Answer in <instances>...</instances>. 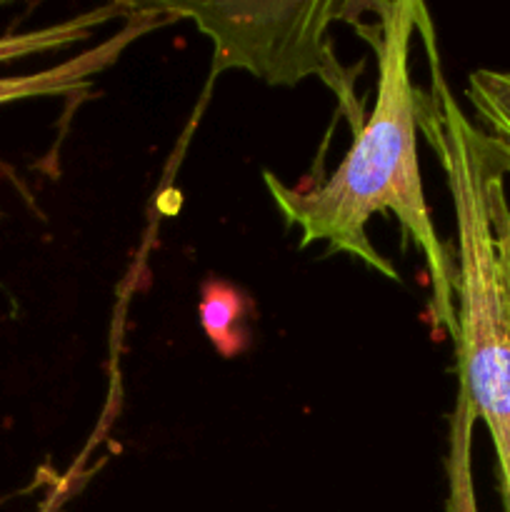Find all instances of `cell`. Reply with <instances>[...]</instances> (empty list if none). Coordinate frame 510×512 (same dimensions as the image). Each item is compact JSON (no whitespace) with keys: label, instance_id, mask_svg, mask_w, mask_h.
<instances>
[{"label":"cell","instance_id":"9","mask_svg":"<svg viewBox=\"0 0 510 512\" xmlns=\"http://www.w3.org/2000/svg\"><path fill=\"white\" fill-rule=\"evenodd\" d=\"M505 258H508V270H510V218L505 223Z\"/></svg>","mask_w":510,"mask_h":512},{"label":"cell","instance_id":"2","mask_svg":"<svg viewBox=\"0 0 510 512\" xmlns=\"http://www.w3.org/2000/svg\"><path fill=\"white\" fill-rule=\"evenodd\" d=\"M428 88H418V130L438 158L455 218V330L458 388L485 425L498 465L503 510L510 512V218L505 170L488 135L453 98L428 8L418 10Z\"/></svg>","mask_w":510,"mask_h":512},{"label":"cell","instance_id":"1","mask_svg":"<svg viewBox=\"0 0 510 512\" xmlns=\"http://www.w3.org/2000/svg\"><path fill=\"white\" fill-rule=\"evenodd\" d=\"M420 5L375 3L378 30L360 28L378 58L375 105L333 175L313 188H290L273 173H263V180L285 225L300 230V248L323 243L328 253L350 255L388 280H398V270L370 243L368 223L380 213L395 215L428 270L430 318L453 335L455 260L430 218L418 158V85L410 75V48Z\"/></svg>","mask_w":510,"mask_h":512},{"label":"cell","instance_id":"3","mask_svg":"<svg viewBox=\"0 0 510 512\" xmlns=\"http://www.w3.org/2000/svg\"><path fill=\"white\" fill-rule=\"evenodd\" d=\"M178 20H193L213 43V75L245 70L268 85L318 78L340 100L353 133L363 125L350 73L338 63L330 30L338 20L373 13L375 3H160Z\"/></svg>","mask_w":510,"mask_h":512},{"label":"cell","instance_id":"5","mask_svg":"<svg viewBox=\"0 0 510 512\" xmlns=\"http://www.w3.org/2000/svg\"><path fill=\"white\" fill-rule=\"evenodd\" d=\"M475 410L463 388L455 395V408L448 425V455H445V478H448V500L445 512H480L473 478V435Z\"/></svg>","mask_w":510,"mask_h":512},{"label":"cell","instance_id":"6","mask_svg":"<svg viewBox=\"0 0 510 512\" xmlns=\"http://www.w3.org/2000/svg\"><path fill=\"white\" fill-rule=\"evenodd\" d=\"M465 98L478 118L475 125L488 135L505 175H510V70H473L465 85Z\"/></svg>","mask_w":510,"mask_h":512},{"label":"cell","instance_id":"7","mask_svg":"<svg viewBox=\"0 0 510 512\" xmlns=\"http://www.w3.org/2000/svg\"><path fill=\"white\" fill-rule=\"evenodd\" d=\"M245 308H248V298L233 285L208 283L203 288L198 308L200 323L223 358H233L248 345Z\"/></svg>","mask_w":510,"mask_h":512},{"label":"cell","instance_id":"4","mask_svg":"<svg viewBox=\"0 0 510 512\" xmlns=\"http://www.w3.org/2000/svg\"><path fill=\"white\" fill-rule=\"evenodd\" d=\"M133 10L135 3H110L45 28L0 35V105L88 90L130 45L163 28L155 13Z\"/></svg>","mask_w":510,"mask_h":512},{"label":"cell","instance_id":"8","mask_svg":"<svg viewBox=\"0 0 510 512\" xmlns=\"http://www.w3.org/2000/svg\"><path fill=\"white\" fill-rule=\"evenodd\" d=\"M95 448H98V438H90V443L85 445L83 453L68 465V470L50 475L48 488H45L43 498H40L38 508L33 512H65L70 500H75V495L88 485V480L93 478L100 470V465H103V458L95 465L88 463V460H93Z\"/></svg>","mask_w":510,"mask_h":512}]
</instances>
